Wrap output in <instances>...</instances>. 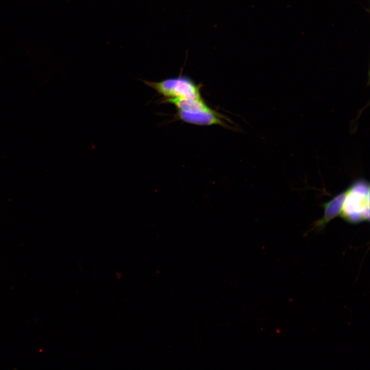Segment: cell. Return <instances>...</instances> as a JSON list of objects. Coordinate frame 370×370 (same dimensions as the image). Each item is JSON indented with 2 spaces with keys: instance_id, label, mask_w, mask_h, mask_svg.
Wrapping results in <instances>:
<instances>
[{
  "instance_id": "obj_1",
  "label": "cell",
  "mask_w": 370,
  "mask_h": 370,
  "mask_svg": "<svg viewBox=\"0 0 370 370\" xmlns=\"http://www.w3.org/2000/svg\"><path fill=\"white\" fill-rule=\"evenodd\" d=\"M366 185L365 182H357L343 194L341 214L345 219L358 223L368 219L369 188Z\"/></svg>"
},
{
  "instance_id": "obj_2",
  "label": "cell",
  "mask_w": 370,
  "mask_h": 370,
  "mask_svg": "<svg viewBox=\"0 0 370 370\" xmlns=\"http://www.w3.org/2000/svg\"><path fill=\"white\" fill-rule=\"evenodd\" d=\"M148 86L152 88L165 99L173 98H202L200 86L191 79L184 76L168 78L159 82L143 80Z\"/></svg>"
},
{
  "instance_id": "obj_3",
  "label": "cell",
  "mask_w": 370,
  "mask_h": 370,
  "mask_svg": "<svg viewBox=\"0 0 370 370\" xmlns=\"http://www.w3.org/2000/svg\"><path fill=\"white\" fill-rule=\"evenodd\" d=\"M177 115L180 119L191 124L199 125L224 124L221 120V116L219 115L218 113L212 109L197 113L177 111Z\"/></svg>"
},
{
  "instance_id": "obj_4",
  "label": "cell",
  "mask_w": 370,
  "mask_h": 370,
  "mask_svg": "<svg viewBox=\"0 0 370 370\" xmlns=\"http://www.w3.org/2000/svg\"><path fill=\"white\" fill-rule=\"evenodd\" d=\"M174 105L177 111L189 113H197L208 111L211 108L207 105L202 98H173L166 99L164 101Z\"/></svg>"
}]
</instances>
